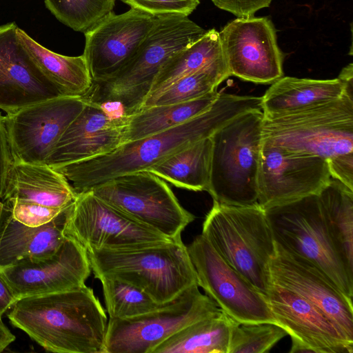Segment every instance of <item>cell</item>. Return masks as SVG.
<instances>
[{
    "mask_svg": "<svg viewBox=\"0 0 353 353\" xmlns=\"http://www.w3.org/2000/svg\"><path fill=\"white\" fill-rule=\"evenodd\" d=\"M261 97L219 92L202 114L176 126L120 145L108 154L54 168L76 193L86 192L118 176L145 171L194 142L210 137L236 116L261 110Z\"/></svg>",
    "mask_w": 353,
    "mask_h": 353,
    "instance_id": "obj_1",
    "label": "cell"
},
{
    "mask_svg": "<svg viewBox=\"0 0 353 353\" xmlns=\"http://www.w3.org/2000/svg\"><path fill=\"white\" fill-rule=\"evenodd\" d=\"M8 317L48 352L103 353L107 316L93 290L85 285L18 299Z\"/></svg>",
    "mask_w": 353,
    "mask_h": 353,
    "instance_id": "obj_2",
    "label": "cell"
},
{
    "mask_svg": "<svg viewBox=\"0 0 353 353\" xmlns=\"http://www.w3.org/2000/svg\"><path fill=\"white\" fill-rule=\"evenodd\" d=\"M87 253L95 278L125 281L160 304L172 301L196 283L195 270L181 239Z\"/></svg>",
    "mask_w": 353,
    "mask_h": 353,
    "instance_id": "obj_3",
    "label": "cell"
},
{
    "mask_svg": "<svg viewBox=\"0 0 353 353\" xmlns=\"http://www.w3.org/2000/svg\"><path fill=\"white\" fill-rule=\"evenodd\" d=\"M201 234L231 267L261 293H267L276 243L265 210L258 202L232 205L213 200Z\"/></svg>",
    "mask_w": 353,
    "mask_h": 353,
    "instance_id": "obj_4",
    "label": "cell"
},
{
    "mask_svg": "<svg viewBox=\"0 0 353 353\" xmlns=\"http://www.w3.org/2000/svg\"><path fill=\"white\" fill-rule=\"evenodd\" d=\"M207 30L182 14L155 16L154 23L132 59L107 81L93 83L90 100L117 103L129 115L139 110L164 63Z\"/></svg>",
    "mask_w": 353,
    "mask_h": 353,
    "instance_id": "obj_5",
    "label": "cell"
},
{
    "mask_svg": "<svg viewBox=\"0 0 353 353\" xmlns=\"http://www.w3.org/2000/svg\"><path fill=\"white\" fill-rule=\"evenodd\" d=\"M261 135L271 145L325 159L353 152V88L327 103L263 114Z\"/></svg>",
    "mask_w": 353,
    "mask_h": 353,
    "instance_id": "obj_6",
    "label": "cell"
},
{
    "mask_svg": "<svg viewBox=\"0 0 353 353\" xmlns=\"http://www.w3.org/2000/svg\"><path fill=\"white\" fill-rule=\"evenodd\" d=\"M263 113L253 109L216 131L208 192L214 201L232 205L257 202V177L262 146Z\"/></svg>",
    "mask_w": 353,
    "mask_h": 353,
    "instance_id": "obj_7",
    "label": "cell"
},
{
    "mask_svg": "<svg viewBox=\"0 0 353 353\" xmlns=\"http://www.w3.org/2000/svg\"><path fill=\"white\" fill-rule=\"evenodd\" d=\"M276 243L320 268L348 298L352 279L330 236L319 194L265 210Z\"/></svg>",
    "mask_w": 353,
    "mask_h": 353,
    "instance_id": "obj_8",
    "label": "cell"
},
{
    "mask_svg": "<svg viewBox=\"0 0 353 353\" xmlns=\"http://www.w3.org/2000/svg\"><path fill=\"white\" fill-rule=\"evenodd\" d=\"M221 311L194 284L152 312L130 319L109 318L103 353H152L181 330Z\"/></svg>",
    "mask_w": 353,
    "mask_h": 353,
    "instance_id": "obj_9",
    "label": "cell"
},
{
    "mask_svg": "<svg viewBox=\"0 0 353 353\" xmlns=\"http://www.w3.org/2000/svg\"><path fill=\"white\" fill-rule=\"evenodd\" d=\"M90 190L108 204L173 241L181 239V232L195 219L180 204L166 182L148 171L124 174Z\"/></svg>",
    "mask_w": 353,
    "mask_h": 353,
    "instance_id": "obj_10",
    "label": "cell"
},
{
    "mask_svg": "<svg viewBox=\"0 0 353 353\" xmlns=\"http://www.w3.org/2000/svg\"><path fill=\"white\" fill-rule=\"evenodd\" d=\"M187 250L198 286L231 319L239 323L278 325L264 294L231 267L201 234Z\"/></svg>",
    "mask_w": 353,
    "mask_h": 353,
    "instance_id": "obj_11",
    "label": "cell"
},
{
    "mask_svg": "<svg viewBox=\"0 0 353 353\" xmlns=\"http://www.w3.org/2000/svg\"><path fill=\"white\" fill-rule=\"evenodd\" d=\"M64 234L86 252L173 241L108 204L90 190L77 193L68 212Z\"/></svg>",
    "mask_w": 353,
    "mask_h": 353,
    "instance_id": "obj_12",
    "label": "cell"
},
{
    "mask_svg": "<svg viewBox=\"0 0 353 353\" xmlns=\"http://www.w3.org/2000/svg\"><path fill=\"white\" fill-rule=\"evenodd\" d=\"M331 181L327 159L262 142L257 202L264 210L319 194Z\"/></svg>",
    "mask_w": 353,
    "mask_h": 353,
    "instance_id": "obj_13",
    "label": "cell"
},
{
    "mask_svg": "<svg viewBox=\"0 0 353 353\" xmlns=\"http://www.w3.org/2000/svg\"><path fill=\"white\" fill-rule=\"evenodd\" d=\"M219 35L230 76L262 84H272L283 77L285 54L268 17H237Z\"/></svg>",
    "mask_w": 353,
    "mask_h": 353,
    "instance_id": "obj_14",
    "label": "cell"
},
{
    "mask_svg": "<svg viewBox=\"0 0 353 353\" xmlns=\"http://www.w3.org/2000/svg\"><path fill=\"white\" fill-rule=\"evenodd\" d=\"M85 103L84 97L60 96L6 114L5 122L14 160L46 164Z\"/></svg>",
    "mask_w": 353,
    "mask_h": 353,
    "instance_id": "obj_15",
    "label": "cell"
},
{
    "mask_svg": "<svg viewBox=\"0 0 353 353\" xmlns=\"http://www.w3.org/2000/svg\"><path fill=\"white\" fill-rule=\"evenodd\" d=\"M154 19L132 8L120 14L112 11L83 32V55L93 83L112 78L132 59Z\"/></svg>",
    "mask_w": 353,
    "mask_h": 353,
    "instance_id": "obj_16",
    "label": "cell"
},
{
    "mask_svg": "<svg viewBox=\"0 0 353 353\" xmlns=\"http://www.w3.org/2000/svg\"><path fill=\"white\" fill-rule=\"evenodd\" d=\"M269 270L272 284L312 303L353 343L352 299L347 297L320 268L276 243V254Z\"/></svg>",
    "mask_w": 353,
    "mask_h": 353,
    "instance_id": "obj_17",
    "label": "cell"
},
{
    "mask_svg": "<svg viewBox=\"0 0 353 353\" xmlns=\"http://www.w3.org/2000/svg\"><path fill=\"white\" fill-rule=\"evenodd\" d=\"M91 271L86 250L67 236L47 256L23 259L0 269L17 299L81 287Z\"/></svg>",
    "mask_w": 353,
    "mask_h": 353,
    "instance_id": "obj_18",
    "label": "cell"
},
{
    "mask_svg": "<svg viewBox=\"0 0 353 353\" xmlns=\"http://www.w3.org/2000/svg\"><path fill=\"white\" fill-rule=\"evenodd\" d=\"M264 297L278 325L290 336V353L353 352V343L304 298L272 283Z\"/></svg>",
    "mask_w": 353,
    "mask_h": 353,
    "instance_id": "obj_19",
    "label": "cell"
},
{
    "mask_svg": "<svg viewBox=\"0 0 353 353\" xmlns=\"http://www.w3.org/2000/svg\"><path fill=\"white\" fill-rule=\"evenodd\" d=\"M85 99L46 162L52 168L108 154L123 143L126 114H112L104 104Z\"/></svg>",
    "mask_w": 353,
    "mask_h": 353,
    "instance_id": "obj_20",
    "label": "cell"
},
{
    "mask_svg": "<svg viewBox=\"0 0 353 353\" xmlns=\"http://www.w3.org/2000/svg\"><path fill=\"white\" fill-rule=\"evenodd\" d=\"M17 28L0 26V109L7 114L62 96L21 43Z\"/></svg>",
    "mask_w": 353,
    "mask_h": 353,
    "instance_id": "obj_21",
    "label": "cell"
},
{
    "mask_svg": "<svg viewBox=\"0 0 353 353\" xmlns=\"http://www.w3.org/2000/svg\"><path fill=\"white\" fill-rule=\"evenodd\" d=\"M71 205L52 221L30 227L16 220L3 202L0 212V269L23 259L52 254L66 237L64 229Z\"/></svg>",
    "mask_w": 353,
    "mask_h": 353,
    "instance_id": "obj_22",
    "label": "cell"
},
{
    "mask_svg": "<svg viewBox=\"0 0 353 353\" xmlns=\"http://www.w3.org/2000/svg\"><path fill=\"white\" fill-rule=\"evenodd\" d=\"M77 196L66 178L48 165L14 161L2 201L19 200L64 208L73 203Z\"/></svg>",
    "mask_w": 353,
    "mask_h": 353,
    "instance_id": "obj_23",
    "label": "cell"
},
{
    "mask_svg": "<svg viewBox=\"0 0 353 353\" xmlns=\"http://www.w3.org/2000/svg\"><path fill=\"white\" fill-rule=\"evenodd\" d=\"M353 83L337 77L313 79L283 77L266 90L261 101L264 115H275L307 108L340 98Z\"/></svg>",
    "mask_w": 353,
    "mask_h": 353,
    "instance_id": "obj_24",
    "label": "cell"
},
{
    "mask_svg": "<svg viewBox=\"0 0 353 353\" xmlns=\"http://www.w3.org/2000/svg\"><path fill=\"white\" fill-rule=\"evenodd\" d=\"M21 43L44 75L62 96L85 97L93 81L83 55L69 57L54 52L17 28Z\"/></svg>",
    "mask_w": 353,
    "mask_h": 353,
    "instance_id": "obj_25",
    "label": "cell"
},
{
    "mask_svg": "<svg viewBox=\"0 0 353 353\" xmlns=\"http://www.w3.org/2000/svg\"><path fill=\"white\" fill-rule=\"evenodd\" d=\"M219 94L215 90L192 101L143 108L126 115L123 143L160 132L202 114L212 105Z\"/></svg>",
    "mask_w": 353,
    "mask_h": 353,
    "instance_id": "obj_26",
    "label": "cell"
},
{
    "mask_svg": "<svg viewBox=\"0 0 353 353\" xmlns=\"http://www.w3.org/2000/svg\"><path fill=\"white\" fill-rule=\"evenodd\" d=\"M212 143L210 137L193 143L147 170L176 188L207 191L210 177Z\"/></svg>",
    "mask_w": 353,
    "mask_h": 353,
    "instance_id": "obj_27",
    "label": "cell"
},
{
    "mask_svg": "<svg viewBox=\"0 0 353 353\" xmlns=\"http://www.w3.org/2000/svg\"><path fill=\"white\" fill-rule=\"evenodd\" d=\"M319 196L336 251L353 279V190L332 178Z\"/></svg>",
    "mask_w": 353,
    "mask_h": 353,
    "instance_id": "obj_28",
    "label": "cell"
},
{
    "mask_svg": "<svg viewBox=\"0 0 353 353\" xmlns=\"http://www.w3.org/2000/svg\"><path fill=\"white\" fill-rule=\"evenodd\" d=\"M234 321L221 310L181 330L152 353H228Z\"/></svg>",
    "mask_w": 353,
    "mask_h": 353,
    "instance_id": "obj_29",
    "label": "cell"
},
{
    "mask_svg": "<svg viewBox=\"0 0 353 353\" xmlns=\"http://www.w3.org/2000/svg\"><path fill=\"white\" fill-rule=\"evenodd\" d=\"M222 57L219 32L214 28L207 30L199 39L176 52L164 63L143 101L157 97L179 79Z\"/></svg>",
    "mask_w": 353,
    "mask_h": 353,
    "instance_id": "obj_30",
    "label": "cell"
},
{
    "mask_svg": "<svg viewBox=\"0 0 353 353\" xmlns=\"http://www.w3.org/2000/svg\"><path fill=\"white\" fill-rule=\"evenodd\" d=\"M223 57L174 82L157 97L145 100L141 108L192 101L216 90L230 77Z\"/></svg>",
    "mask_w": 353,
    "mask_h": 353,
    "instance_id": "obj_31",
    "label": "cell"
},
{
    "mask_svg": "<svg viewBox=\"0 0 353 353\" xmlns=\"http://www.w3.org/2000/svg\"><path fill=\"white\" fill-rule=\"evenodd\" d=\"M98 279L102 285L110 318L130 319L156 310L165 304L157 303L142 290L120 279L103 276Z\"/></svg>",
    "mask_w": 353,
    "mask_h": 353,
    "instance_id": "obj_32",
    "label": "cell"
},
{
    "mask_svg": "<svg viewBox=\"0 0 353 353\" xmlns=\"http://www.w3.org/2000/svg\"><path fill=\"white\" fill-rule=\"evenodd\" d=\"M116 0H44L46 8L62 23L84 32L112 12Z\"/></svg>",
    "mask_w": 353,
    "mask_h": 353,
    "instance_id": "obj_33",
    "label": "cell"
},
{
    "mask_svg": "<svg viewBox=\"0 0 353 353\" xmlns=\"http://www.w3.org/2000/svg\"><path fill=\"white\" fill-rule=\"evenodd\" d=\"M288 332L270 323H239L232 327L228 353H265Z\"/></svg>",
    "mask_w": 353,
    "mask_h": 353,
    "instance_id": "obj_34",
    "label": "cell"
},
{
    "mask_svg": "<svg viewBox=\"0 0 353 353\" xmlns=\"http://www.w3.org/2000/svg\"><path fill=\"white\" fill-rule=\"evenodd\" d=\"M2 202L8 205L16 220L30 227L41 226L52 221L68 207L52 208L19 200H7Z\"/></svg>",
    "mask_w": 353,
    "mask_h": 353,
    "instance_id": "obj_35",
    "label": "cell"
},
{
    "mask_svg": "<svg viewBox=\"0 0 353 353\" xmlns=\"http://www.w3.org/2000/svg\"><path fill=\"white\" fill-rule=\"evenodd\" d=\"M130 8L152 16L182 14L189 16L199 6V0H120Z\"/></svg>",
    "mask_w": 353,
    "mask_h": 353,
    "instance_id": "obj_36",
    "label": "cell"
},
{
    "mask_svg": "<svg viewBox=\"0 0 353 353\" xmlns=\"http://www.w3.org/2000/svg\"><path fill=\"white\" fill-rule=\"evenodd\" d=\"M5 122V116L0 113V198L2 199L9 172L14 163Z\"/></svg>",
    "mask_w": 353,
    "mask_h": 353,
    "instance_id": "obj_37",
    "label": "cell"
},
{
    "mask_svg": "<svg viewBox=\"0 0 353 353\" xmlns=\"http://www.w3.org/2000/svg\"><path fill=\"white\" fill-rule=\"evenodd\" d=\"M219 8L237 17L254 16L259 10L269 7L272 0H211Z\"/></svg>",
    "mask_w": 353,
    "mask_h": 353,
    "instance_id": "obj_38",
    "label": "cell"
},
{
    "mask_svg": "<svg viewBox=\"0 0 353 353\" xmlns=\"http://www.w3.org/2000/svg\"><path fill=\"white\" fill-rule=\"evenodd\" d=\"M331 177L353 190V152L327 159Z\"/></svg>",
    "mask_w": 353,
    "mask_h": 353,
    "instance_id": "obj_39",
    "label": "cell"
},
{
    "mask_svg": "<svg viewBox=\"0 0 353 353\" xmlns=\"http://www.w3.org/2000/svg\"><path fill=\"white\" fill-rule=\"evenodd\" d=\"M17 300L8 283L0 273V319Z\"/></svg>",
    "mask_w": 353,
    "mask_h": 353,
    "instance_id": "obj_40",
    "label": "cell"
},
{
    "mask_svg": "<svg viewBox=\"0 0 353 353\" xmlns=\"http://www.w3.org/2000/svg\"><path fill=\"white\" fill-rule=\"evenodd\" d=\"M14 340L15 336L4 325L2 320L0 319V352L6 349Z\"/></svg>",
    "mask_w": 353,
    "mask_h": 353,
    "instance_id": "obj_41",
    "label": "cell"
},
{
    "mask_svg": "<svg viewBox=\"0 0 353 353\" xmlns=\"http://www.w3.org/2000/svg\"><path fill=\"white\" fill-rule=\"evenodd\" d=\"M1 198H0V212L1 211V209H2V207H3V202L1 201Z\"/></svg>",
    "mask_w": 353,
    "mask_h": 353,
    "instance_id": "obj_42",
    "label": "cell"
}]
</instances>
